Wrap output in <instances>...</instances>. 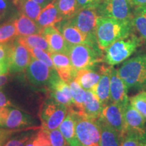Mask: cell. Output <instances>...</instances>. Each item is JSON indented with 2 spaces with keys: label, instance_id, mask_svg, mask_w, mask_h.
<instances>
[{
  "label": "cell",
  "instance_id": "obj_7",
  "mask_svg": "<svg viewBox=\"0 0 146 146\" xmlns=\"http://www.w3.org/2000/svg\"><path fill=\"white\" fill-rule=\"evenodd\" d=\"M132 6L131 0H102L96 10L100 17L131 22Z\"/></svg>",
  "mask_w": 146,
  "mask_h": 146
},
{
  "label": "cell",
  "instance_id": "obj_3",
  "mask_svg": "<svg viewBox=\"0 0 146 146\" xmlns=\"http://www.w3.org/2000/svg\"><path fill=\"white\" fill-rule=\"evenodd\" d=\"M100 49L87 44L70 45L68 56L75 71L91 69L102 61Z\"/></svg>",
  "mask_w": 146,
  "mask_h": 146
},
{
  "label": "cell",
  "instance_id": "obj_12",
  "mask_svg": "<svg viewBox=\"0 0 146 146\" xmlns=\"http://www.w3.org/2000/svg\"><path fill=\"white\" fill-rule=\"evenodd\" d=\"M100 118L114 129L119 134L120 138L126 133L124 108L120 104L109 102L104 106Z\"/></svg>",
  "mask_w": 146,
  "mask_h": 146
},
{
  "label": "cell",
  "instance_id": "obj_25",
  "mask_svg": "<svg viewBox=\"0 0 146 146\" xmlns=\"http://www.w3.org/2000/svg\"><path fill=\"white\" fill-rule=\"evenodd\" d=\"M100 74L91 69H82L76 72L74 80L86 91H90L100 81Z\"/></svg>",
  "mask_w": 146,
  "mask_h": 146
},
{
  "label": "cell",
  "instance_id": "obj_9",
  "mask_svg": "<svg viewBox=\"0 0 146 146\" xmlns=\"http://www.w3.org/2000/svg\"><path fill=\"white\" fill-rule=\"evenodd\" d=\"M32 59L29 49L18 41L17 37L9 43L7 61L9 72H21L28 66Z\"/></svg>",
  "mask_w": 146,
  "mask_h": 146
},
{
  "label": "cell",
  "instance_id": "obj_16",
  "mask_svg": "<svg viewBox=\"0 0 146 146\" xmlns=\"http://www.w3.org/2000/svg\"><path fill=\"white\" fill-rule=\"evenodd\" d=\"M124 118L126 132L134 133L139 137L146 132L145 120L129 102L124 108Z\"/></svg>",
  "mask_w": 146,
  "mask_h": 146
},
{
  "label": "cell",
  "instance_id": "obj_18",
  "mask_svg": "<svg viewBox=\"0 0 146 146\" xmlns=\"http://www.w3.org/2000/svg\"><path fill=\"white\" fill-rule=\"evenodd\" d=\"M50 57L52 60L54 68L62 80L67 83L74 80L76 71L71 64L68 55L53 52L50 54Z\"/></svg>",
  "mask_w": 146,
  "mask_h": 146
},
{
  "label": "cell",
  "instance_id": "obj_14",
  "mask_svg": "<svg viewBox=\"0 0 146 146\" xmlns=\"http://www.w3.org/2000/svg\"><path fill=\"white\" fill-rule=\"evenodd\" d=\"M55 26L70 45L87 44L96 48H99L98 45L93 43L85 34H83L79 29L72 25L70 20H62L60 23L56 24Z\"/></svg>",
  "mask_w": 146,
  "mask_h": 146
},
{
  "label": "cell",
  "instance_id": "obj_34",
  "mask_svg": "<svg viewBox=\"0 0 146 146\" xmlns=\"http://www.w3.org/2000/svg\"><path fill=\"white\" fill-rule=\"evenodd\" d=\"M13 5H15L12 0H0V25L10 20L14 13Z\"/></svg>",
  "mask_w": 146,
  "mask_h": 146
},
{
  "label": "cell",
  "instance_id": "obj_42",
  "mask_svg": "<svg viewBox=\"0 0 146 146\" xmlns=\"http://www.w3.org/2000/svg\"><path fill=\"white\" fill-rule=\"evenodd\" d=\"M6 106H13V105L12 104L7 96L0 90V108Z\"/></svg>",
  "mask_w": 146,
  "mask_h": 146
},
{
  "label": "cell",
  "instance_id": "obj_26",
  "mask_svg": "<svg viewBox=\"0 0 146 146\" xmlns=\"http://www.w3.org/2000/svg\"><path fill=\"white\" fill-rule=\"evenodd\" d=\"M18 41L27 48H39L43 50L48 54H52L48 43L41 34H35L31 35L17 36Z\"/></svg>",
  "mask_w": 146,
  "mask_h": 146
},
{
  "label": "cell",
  "instance_id": "obj_37",
  "mask_svg": "<svg viewBox=\"0 0 146 146\" xmlns=\"http://www.w3.org/2000/svg\"><path fill=\"white\" fill-rule=\"evenodd\" d=\"M120 146H140L139 137L134 133L126 132L121 138Z\"/></svg>",
  "mask_w": 146,
  "mask_h": 146
},
{
  "label": "cell",
  "instance_id": "obj_50",
  "mask_svg": "<svg viewBox=\"0 0 146 146\" xmlns=\"http://www.w3.org/2000/svg\"><path fill=\"white\" fill-rule=\"evenodd\" d=\"M80 146H85V145H81Z\"/></svg>",
  "mask_w": 146,
  "mask_h": 146
},
{
  "label": "cell",
  "instance_id": "obj_32",
  "mask_svg": "<svg viewBox=\"0 0 146 146\" xmlns=\"http://www.w3.org/2000/svg\"><path fill=\"white\" fill-rule=\"evenodd\" d=\"M129 103L146 121V91L139 93L129 99Z\"/></svg>",
  "mask_w": 146,
  "mask_h": 146
},
{
  "label": "cell",
  "instance_id": "obj_6",
  "mask_svg": "<svg viewBox=\"0 0 146 146\" xmlns=\"http://www.w3.org/2000/svg\"><path fill=\"white\" fill-rule=\"evenodd\" d=\"M75 132L81 145L100 146V129L98 119L85 117L76 112Z\"/></svg>",
  "mask_w": 146,
  "mask_h": 146
},
{
  "label": "cell",
  "instance_id": "obj_5",
  "mask_svg": "<svg viewBox=\"0 0 146 146\" xmlns=\"http://www.w3.org/2000/svg\"><path fill=\"white\" fill-rule=\"evenodd\" d=\"M68 112L66 106L58 103L52 98L43 102L40 110L42 129L47 131L58 129Z\"/></svg>",
  "mask_w": 146,
  "mask_h": 146
},
{
  "label": "cell",
  "instance_id": "obj_41",
  "mask_svg": "<svg viewBox=\"0 0 146 146\" xmlns=\"http://www.w3.org/2000/svg\"><path fill=\"white\" fill-rule=\"evenodd\" d=\"M9 50V43H0V62L7 60Z\"/></svg>",
  "mask_w": 146,
  "mask_h": 146
},
{
  "label": "cell",
  "instance_id": "obj_39",
  "mask_svg": "<svg viewBox=\"0 0 146 146\" xmlns=\"http://www.w3.org/2000/svg\"><path fill=\"white\" fill-rule=\"evenodd\" d=\"M18 130L14 129H7L3 128H0V146H3L7 140L10 137L12 134L17 132Z\"/></svg>",
  "mask_w": 146,
  "mask_h": 146
},
{
  "label": "cell",
  "instance_id": "obj_35",
  "mask_svg": "<svg viewBox=\"0 0 146 146\" xmlns=\"http://www.w3.org/2000/svg\"><path fill=\"white\" fill-rule=\"evenodd\" d=\"M31 56L35 59L45 63L51 69H55L52 60L50 57V54L39 48H28ZM56 70V69H55Z\"/></svg>",
  "mask_w": 146,
  "mask_h": 146
},
{
  "label": "cell",
  "instance_id": "obj_4",
  "mask_svg": "<svg viewBox=\"0 0 146 146\" xmlns=\"http://www.w3.org/2000/svg\"><path fill=\"white\" fill-rule=\"evenodd\" d=\"M140 44V39L134 35L116 41L105 49L104 60L110 66H114L125 61L132 55Z\"/></svg>",
  "mask_w": 146,
  "mask_h": 146
},
{
  "label": "cell",
  "instance_id": "obj_10",
  "mask_svg": "<svg viewBox=\"0 0 146 146\" xmlns=\"http://www.w3.org/2000/svg\"><path fill=\"white\" fill-rule=\"evenodd\" d=\"M98 14L96 8H85L79 10L70 21L85 34L95 44H97L96 28Z\"/></svg>",
  "mask_w": 146,
  "mask_h": 146
},
{
  "label": "cell",
  "instance_id": "obj_15",
  "mask_svg": "<svg viewBox=\"0 0 146 146\" xmlns=\"http://www.w3.org/2000/svg\"><path fill=\"white\" fill-rule=\"evenodd\" d=\"M128 87L118 74V70L112 66L110 70V99L111 102L118 104L124 108L129 102L127 96Z\"/></svg>",
  "mask_w": 146,
  "mask_h": 146
},
{
  "label": "cell",
  "instance_id": "obj_19",
  "mask_svg": "<svg viewBox=\"0 0 146 146\" xmlns=\"http://www.w3.org/2000/svg\"><path fill=\"white\" fill-rule=\"evenodd\" d=\"M41 35L47 40L52 53H62L68 55L70 44L64 39L55 25L43 29Z\"/></svg>",
  "mask_w": 146,
  "mask_h": 146
},
{
  "label": "cell",
  "instance_id": "obj_11",
  "mask_svg": "<svg viewBox=\"0 0 146 146\" xmlns=\"http://www.w3.org/2000/svg\"><path fill=\"white\" fill-rule=\"evenodd\" d=\"M27 79L35 87H49L51 80L56 72L45 63L33 58L25 69Z\"/></svg>",
  "mask_w": 146,
  "mask_h": 146
},
{
  "label": "cell",
  "instance_id": "obj_31",
  "mask_svg": "<svg viewBox=\"0 0 146 146\" xmlns=\"http://www.w3.org/2000/svg\"><path fill=\"white\" fill-rule=\"evenodd\" d=\"M18 36L14 18L0 25V43H8Z\"/></svg>",
  "mask_w": 146,
  "mask_h": 146
},
{
  "label": "cell",
  "instance_id": "obj_38",
  "mask_svg": "<svg viewBox=\"0 0 146 146\" xmlns=\"http://www.w3.org/2000/svg\"><path fill=\"white\" fill-rule=\"evenodd\" d=\"M36 146H51L47 130L42 129L36 133Z\"/></svg>",
  "mask_w": 146,
  "mask_h": 146
},
{
  "label": "cell",
  "instance_id": "obj_17",
  "mask_svg": "<svg viewBox=\"0 0 146 146\" xmlns=\"http://www.w3.org/2000/svg\"><path fill=\"white\" fill-rule=\"evenodd\" d=\"M111 68L112 66H106L104 65L100 67V81L90 90L100 100L104 106L110 102V85Z\"/></svg>",
  "mask_w": 146,
  "mask_h": 146
},
{
  "label": "cell",
  "instance_id": "obj_49",
  "mask_svg": "<svg viewBox=\"0 0 146 146\" xmlns=\"http://www.w3.org/2000/svg\"><path fill=\"white\" fill-rule=\"evenodd\" d=\"M14 1V5H15V3H17L18 1H21V0H13Z\"/></svg>",
  "mask_w": 146,
  "mask_h": 146
},
{
  "label": "cell",
  "instance_id": "obj_29",
  "mask_svg": "<svg viewBox=\"0 0 146 146\" xmlns=\"http://www.w3.org/2000/svg\"><path fill=\"white\" fill-rule=\"evenodd\" d=\"M63 20L72 18L79 10L76 0H54Z\"/></svg>",
  "mask_w": 146,
  "mask_h": 146
},
{
  "label": "cell",
  "instance_id": "obj_47",
  "mask_svg": "<svg viewBox=\"0 0 146 146\" xmlns=\"http://www.w3.org/2000/svg\"><path fill=\"white\" fill-rule=\"evenodd\" d=\"M7 81H8V76H6V74L0 75V89L7 83Z\"/></svg>",
  "mask_w": 146,
  "mask_h": 146
},
{
  "label": "cell",
  "instance_id": "obj_43",
  "mask_svg": "<svg viewBox=\"0 0 146 146\" xmlns=\"http://www.w3.org/2000/svg\"><path fill=\"white\" fill-rule=\"evenodd\" d=\"M8 61L4 60V61L0 62V75H4V74H8Z\"/></svg>",
  "mask_w": 146,
  "mask_h": 146
},
{
  "label": "cell",
  "instance_id": "obj_40",
  "mask_svg": "<svg viewBox=\"0 0 146 146\" xmlns=\"http://www.w3.org/2000/svg\"><path fill=\"white\" fill-rule=\"evenodd\" d=\"M102 0H76L79 10L85 8H97Z\"/></svg>",
  "mask_w": 146,
  "mask_h": 146
},
{
  "label": "cell",
  "instance_id": "obj_48",
  "mask_svg": "<svg viewBox=\"0 0 146 146\" xmlns=\"http://www.w3.org/2000/svg\"><path fill=\"white\" fill-rule=\"evenodd\" d=\"M139 137L140 146H146V132Z\"/></svg>",
  "mask_w": 146,
  "mask_h": 146
},
{
  "label": "cell",
  "instance_id": "obj_44",
  "mask_svg": "<svg viewBox=\"0 0 146 146\" xmlns=\"http://www.w3.org/2000/svg\"><path fill=\"white\" fill-rule=\"evenodd\" d=\"M132 5L135 7L146 6V0H131Z\"/></svg>",
  "mask_w": 146,
  "mask_h": 146
},
{
  "label": "cell",
  "instance_id": "obj_20",
  "mask_svg": "<svg viewBox=\"0 0 146 146\" xmlns=\"http://www.w3.org/2000/svg\"><path fill=\"white\" fill-rule=\"evenodd\" d=\"M75 123L76 111L73 109H68L66 116L58 127L69 146H80L81 145L76 135Z\"/></svg>",
  "mask_w": 146,
  "mask_h": 146
},
{
  "label": "cell",
  "instance_id": "obj_23",
  "mask_svg": "<svg viewBox=\"0 0 146 146\" xmlns=\"http://www.w3.org/2000/svg\"><path fill=\"white\" fill-rule=\"evenodd\" d=\"M14 23L18 36L41 34L43 32L35 22L23 14L20 13L14 18Z\"/></svg>",
  "mask_w": 146,
  "mask_h": 146
},
{
  "label": "cell",
  "instance_id": "obj_46",
  "mask_svg": "<svg viewBox=\"0 0 146 146\" xmlns=\"http://www.w3.org/2000/svg\"><path fill=\"white\" fill-rule=\"evenodd\" d=\"M36 133L33 135L31 138L30 139V140L27 142V143L25 145V146H36Z\"/></svg>",
  "mask_w": 146,
  "mask_h": 146
},
{
  "label": "cell",
  "instance_id": "obj_30",
  "mask_svg": "<svg viewBox=\"0 0 146 146\" xmlns=\"http://www.w3.org/2000/svg\"><path fill=\"white\" fill-rule=\"evenodd\" d=\"M69 87H70L73 104H74V106L70 109H73L76 112L80 113L83 110L86 91L74 80H72L69 83Z\"/></svg>",
  "mask_w": 146,
  "mask_h": 146
},
{
  "label": "cell",
  "instance_id": "obj_33",
  "mask_svg": "<svg viewBox=\"0 0 146 146\" xmlns=\"http://www.w3.org/2000/svg\"><path fill=\"white\" fill-rule=\"evenodd\" d=\"M34 134L33 130L20 133L9 138L3 146H25Z\"/></svg>",
  "mask_w": 146,
  "mask_h": 146
},
{
  "label": "cell",
  "instance_id": "obj_36",
  "mask_svg": "<svg viewBox=\"0 0 146 146\" xmlns=\"http://www.w3.org/2000/svg\"><path fill=\"white\" fill-rule=\"evenodd\" d=\"M51 146H69L59 129L47 131Z\"/></svg>",
  "mask_w": 146,
  "mask_h": 146
},
{
  "label": "cell",
  "instance_id": "obj_13",
  "mask_svg": "<svg viewBox=\"0 0 146 146\" xmlns=\"http://www.w3.org/2000/svg\"><path fill=\"white\" fill-rule=\"evenodd\" d=\"M50 97L58 103L62 104L68 108H72L74 106L70 87L68 83L62 80L56 72L51 80L48 87Z\"/></svg>",
  "mask_w": 146,
  "mask_h": 146
},
{
  "label": "cell",
  "instance_id": "obj_28",
  "mask_svg": "<svg viewBox=\"0 0 146 146\" xmlns=\"http://www.w3.org/2000/svg\"><path fill=\"white\" fill-rule=\"evenodd\" d=\"M20 13L35 22L41 12L42 7L33 0H21L15 3Z\"/></svg>",
  "mask_w": 146,
  "mask_h": 146
},
{
  "label": "cell",
  "instance_id": "obj_45",
  "mask_svg": "<svg viewBox=\"0 0 146 146\" xmlns=\"http://www.w3.org/2000/svg\"><path fill=\"white\" fill-rule=\"evenodd\" d=\"M33 1H35V2L37 3L38 4L41 5L42 8H43L45 6H46L47 4L52 2L53 0H33Z\"/></svg>",
  "mask_w": 146,
  "mask_h": 146
},
{
  "label": "cell",
  "instance_id": "obj_27",
  "mask_svg": "<svg viewBox=\"0 0 146 146\" xmlns=\"http://www.w3.org/2000/svg\"><path fill=\"white\" fill-rule=\"evenodd\" d=\"M132 26L140 38L146 41V6L136 7L133 13Z\"/></svg>",
  "mask_w": 146,
  "mask_h": 146
},
{
  "label": "cell",
  "instance_id": "obj_24",
  "mask_svg": "<svg viewBox=\"0 0 146 146\" xmlns=\"http://www.w3.org/2000/svg\"><path fill=\"white\" fill-rule=\"evenodd\" d=\"M98 123L100 129V146H120L121 138L119 134L100 118Z\"/></svg>",
  "mask_w": 146,
  "mask_h": 146
},
{
  "label": "cell",
  "instance_id": "obj_2",
  "mask_svg": "<svg viewBox=\"0 0 146 146\" xmlns=\"http://www.w3.org/2000/svg\"><path fill=\"white\" fill-rule=\"evenodd\" d=\"M118 72L128 89L146 88L145 56H137L127 60Z\"/></svg>",
  "mask_w": 146,
  "mask_h": 146
},
{
  "label": "cell",
  "instance_id": "obj_22",
  "mask_svg": "<svg viewBox=\"0 0 146 146\" xmlns=\"http://www.w3.org/2000/svg\"><path fill=\"white\" fill-rule=\"evenodd\" d=\"M103 108L104 106L97 97L91 91H86L83 110L78 114L89 118L98 119Z\"/></svg>",
  "mask_w": 146,
  "mask_h": 146
},
{
  "label": "cell",
  "instance_id": "obj_8",
  "mask_svg": "<svg viewBox=\"0 0 146 146\" xmlns=\"http://www.w3.org/2000/svg\"><path fill=\"white\" fill-rule=\"evenodd\" d=\"M35 121L30 115L12 106L0 108V128L20 129L33 126Z\"/></svg>",
  "mask_w": 146,
  "mask_h": 146
},
{
  "label": "cell",
  "instance_id": "obj_21",
  "mask_svg": "<svg viewBox=\"0 0 146 146\" xmlns=\"http://www.w3.org/2000/svg\"><path fill=\"white\" fill-rule=\"evenodd\" d=\"M62 20L57 7L52 1L42 9L35 23L43 31L46 27L56 25Z\"/></svg>",
  "mask_w": 146,
  "mask_h": 146
},
{
  "label": "cell",
  "instance_id": "obj_1",
  "mask_svg": "<svg viewBox=\"0 0 146 146\" xmlns=\"http://www.w3.org/2000/svg\"><path fill=\"white\" fill-rule=\"evenodd\" d=\"M132 27V21H121L98 16L96 38L100 50H104L117 40L127 37L131 34Z\"/></svg>",
  "mask_w": 146,
  "mask_h": 146
}]
</instances>
